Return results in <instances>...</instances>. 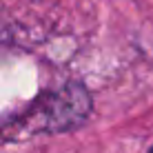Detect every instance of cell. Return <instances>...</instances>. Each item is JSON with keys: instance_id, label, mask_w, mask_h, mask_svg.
Wrapping results in <instances>:
<instances>
[{"instance_id": "1", "label": "cell", "mask_w": 153, "mask_h": 153, "mask_svg": "<svg viewBox=\"0 0 153 153\" xmlns=\"http://www.w3.org/2000/svg\"><path fill=\"white\" fill-rule=\"evenodd\" d=\"M93 109L91 93L80 82H69L58 91L42 93L29 107L18 126L29 133H67L87 122Z\"/></svg>"}, {"instance_id": "2", "label": "cell", "mask_w": 153, "mask_h": 153, "mask_svg": "<svg viewBox=\"0 0 153 153\" xmlns=\"http://www.w3.org/2000/svg\"><path fill=\"white\" fill-rule=\"evenodd\" d=\"M146 153H153V146H151V149H149V151H146Z\"/></svg>"}]
</instances>
